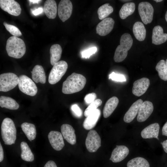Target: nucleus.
<instances>
[{
    "label": "nucleus",
    "instance_id": "nucleus-1",
    "mask_svg": "<svg viewBox=\"0 0 167 167\" xmlns=\"http://www.w3.org/2000/svg\"><path fill=\"white\" fill-rule=\"evenodd\" d=\"M86 82L85 77L81 74L73 73L63 82L62 92L65 94H71L81 90Z\"/></svg>",
    "mask_w": 167,
    "mask_h": 167
},
{
    "label": "nucleus",
    "instance_id": "nucleus-2",
    "mask_svg": "<svg viewBox=\"0 0 167 167\" xmlns=\"http://www.w3.org/2000/svg\"><path fill=\"white\" fill-rule=\"evenodd\" d=\"M26 49L24 42L21 38L13 36L7 39L6 50L9 56L20 58L25 54Z\"/></svg>",
    "mask_w": 167,
    "mask_h": 167
},
{
    "label": "nucleus",
    "instance_id": "nucleus-3",
    "mask_svg": "<svg viewBox=\"0 0 167 167\" xmlns=\"http://www.w3.org/2000/svg\"><path fill=\"white\" fill-rule=\"evenodd\" d=\"M133 43V40L130 34L125 33L122 35L120 40V45L115 51L113 57L115 62H122L126 58L128 51L131 47Z\"/></svg>",
    "mask_w": 167,
    "mask_h": 167
},
{
    "label": "nucleus",
    "instance_id": "nucleus-4",
    "mask_svg": "<svg viewBox=\"0 0 167 167\" xmlns=\"http://www.w3.org/2000/svg\"><path fill=\"white\" fill-rule=\"evenodd\" d=\"M1 131L2 137L5 144L10 145L15 143L16 138V130L11 119L6 118L3 119Z\"/></svg>",
    "mask_w": 167,
    "mask_h": 167
},
{
    "label": "nucleus",
    "instance_id": "nucleus-5",
    "mask_svg": "<svg viewBox=\"0 0 167 167\" xmlns=\"http://www.w3.org/2000/svg\"><path fill=\"white\" fill-rule=\"evenodd\" d=\"M68 64L65 61L62 60L55 63L49 75V83L54 84L58 82L66 72Z\"/></svg>",
    "mask_w": 167,
    "mask_h": 167
},
{
    "label": "nucleus",
    "instance_id": "nucleus-6",
    "mask_svg": "<svg viewBox=\"0 0 167 167\" xmlns=\"http://www.w3.org/2000/svg\"><path fill=\"white\" fill-rule=\"evenodd\" d=\"M19 77L12 73H3L0 75V91L6 92L14 88L18 84Z\"/></svg>",
    "mask_w": 167,
    "mask_h": 167
},
{
    "label": "nucleus",
    "instance_id": "nucleus-7",
    "mask_svg": "<svg viewBox=\"0 0 167 167\" xmlns=\"http://www.w3.org/2000/svg\"><path fill=\"white\" fill-rule=\"evenodd\" d=\"M18 86L19 89L24 93L31 96H35L37 92L35 84L29 77L25 75L19 77Z\"/></svg>",
    "mask_w": 167,
    "mask_h": 167
},
{
    "label": "nucleus",
    "instance_id": "nucleus-8",
    "mask_svg": "<svg viewBox=\"0 0 167 167\" xmlns=\"http://www.w3.org/2000/svg\"><path fill=\"white\" fill-rule=\"evenodd\" d=\"M138 10L141 19L145 24L150 23L153 20L154 9L152 5L147 2H140Z\"/></svg>",
    "mask_w": 167,
    "mask_h": 167
},
{
    "label": "nucleus",
    "instance_id": "nucleus-9",
    "mask_svg": "<svg viewBox=\"0 0 167 167\" xmlns=\"http://www.w3.org/2000/svg\"><path fill=\"white\" fill-rule=\"evenodd\" d=\"M100 136L95 130H91L88 132L85 140V145L88 150L90 152H96L101 146Z\"/></svg>",
    "mask_w": 167,
    "mask_h": 167
},
{
    "label": "nucleus",
    "instance_id": "nucleus-10",
    "mask_svg": "<svg viewBox=\"0 0 167 167\" xmlns=\"http://www.w3.org/2000/svg\"><path fill=\"white\" fill-rule=\"evenodd\" d=\"M73 5L69 0H62L58 5V14L60 19L64 22L71 16L72 11Z\"/></svg>",
    "mask_w": 167,
    "mask_h": 167
},
{
    "label": "nucleus",
    "instance_id": "nucleus-11",
    "mask_svg": "<svg viewBox=\"0 0 167 167\" xmlns=\"http://www.w3.org/2000/svg\"><path fill=\"white\" fill-rule=\"evenodd\" d=\"M0 7L4 11L15 16H19L21 12L19 4L14 0H0Z\"/></svg>",
    "mask_w": 167,
    "mask_h": 167
},
{
    "label": "nucleus",
    "instance_id": "nucleus-12",
    "mask_svg": "<svg viewBox=\"0 0 167 167\" xmlns=\"http://www.w3.org/2000/svg\"><path fill=\"white\" fill-rule=\"evenodd\" d=\"M114 22L113 19L110 17L103 19L96 27V33L102 36L107 35L112 30Z\"/></svg>",
    "mask_w": 167,
    "mask_h": 167
},
{
    "label": "nucleus",
    "instance_id": "nucleus-13",
    "mask_svg": "<svg viewBox=\"0 0 167 167\" xmlns=\"http://www.w3.org/2000/svg\"><path fill=\"white\" fill-rule=\"evenodd\" d=\"M150 84V80L147 78H143L135 81L133 84V94L137 96H142L146 92Z\"/></svg>",
    "mask_w": 167,
    "mask_h": 167
},
{
    "label": "nucleus",
    "instance_id": "nucleus-14",
    "mask_svg": "<svg viewBox=\"0 0 167 167\" xmlns=\"http://www.w3.org/2000/svg\"><path fill=\"white\" fill-rule=\"evenodd\" d=\"M153 110L152 102L145 101L143 102L139 110L137 118V121L142 122L146 121L151 115Z\"/></svg>",
    "mask_w": 167,
    "mask_h": 167
},
{
    "label": "nucleus",
    "instance_id": "nucleus-15",
    "mask_svg": "<svg viewBox=\"0 0 167 167\" xmlns=\"http://www.w3.org/2000/svg\"><path fill=\"white\" fill-rule=\"evenodd\" d=\"M49 143L52 148L56 151L61 150L64 143L62 133L57 131H51L48 135Z\"/></svg>",
    "mask_w": 167,
    "mask_h": 167
},
{
    "label": "nucleus",
    "instance_id": "nucleus-16",
    "mask_svg": "<svg viewBox=\"0 0 167 167\" xmlns=\"http://www.w3.org/2000/svg\"><path fill=\"white\" fill-rule=\"evenodd\" d=\"M129 153V149L126 146L116 145L112 152L109 160L114 163L119 162L123 160Z\"/></svg>",
    "mask_w": 167,
    "mask_h": 167
},
{
    "label": "nucleus",
    "instance_id": "nucleus-17",
    "mask_svg": "<svg viewBox=\"0 0 167 167\" xmlns=\"http://www.w3.org/2000/svg\"><path fill=\"white\" fill-rule=\"evenodd\" d=\"M61 130L62 136L68 143L72 145L76 143L75 130L71 126L67 124H63L61 126Z\"/></svg>",
    "mask_w": 167,
    "mask_h": 167
},
{
    "label": "nucleus",
    "instance_id": "nucleus-18",
    "mask_svg": "<svg viewBox=\"0 0 167 167\" xmlns=\"http://www.w3.org/2000/svg\"><path fill=\"white\" fill-rule=\"evenodd\" d=\"M160 126L158 123L152 124L144 128L141 132V137L143 139L153 138L159 140L158 137Z\"/></svg>",
    "mask_w": 167,
    "mask_h": 167
},
{
    "label": "nucleus",
    "instance_id": "nucleus-19",
    "mask_svg": "<svg viewBox=\"0 0 167 167\" xmlns=\"http://www.w3.org/2000/svg\"><path fill=\"white\" fill-rule=\"evenodd\" d=\"M143 103V100L139 99L132 104L124 117L123 120L125 122L130 123L133 120L138 113L139 108Z\"/></svg>",
    "mask_w": 167,
    "mask_h": 167
},
{
    "label": "nucleus",
    "instance_id": "nucleus-20",
    "mask_svg": "<svg viewBox=\"0 0 167 167\" xmlns=\"http://www.w3.org/2000/svg\"><path fill=\"white\" fill-rule=\"evenodd\" d=\"M167 40V34L163 32L161 27L157 25L154 27L152 30V43L159 45L165 42Z\"/></svg>",
    "mask_w": 167,
    "mask_h": 167
},
{
    "label": "nucleus",
    "instance_id": "nucleus-21",
    "mask_svg": "<svg viewBox=\"0 0 167 167\" xmlns=\"http://www.w3.org/2000/svg\"><path fill=\"white\" fill-rule=\"evenodd\" d=\"M101 114L100 110L97 109L87 117L83 123L84 128L87 130L93 128L97 122Z\"/></svg>",
    "mask_w": 167,
    "mask_h": 167
},
{
    "label": "nucleus",
    "instance_id": "nucleus-22",
    "mask_svg": "<svg viewBox=\"0 0 167 167\" xmlns=\"http://www.w3.org/2000/svg\"><path fill=\"white\" fill-rule=\"evenodd\" d=\"M43 11L49 19H54L56 16L57 7L54 0H46L44 4Z\"/></svg>",
    "mask_w": 167,
    "mask_h": 167
},
{
    "label": "nucleus",
    "instance_id": "nucleus-23",
    "mask_svg": "<svg viewBox=\"0 0 167 167\" xmlns=\"http://www.w3.org/2000/svg\"><path fill=\"white\" fill-rule=\"evenodd\" d=\"M32 79L36 83H40L44 84L46 81L45 72L43 67L39 65H36L31 71Z\"/></svg>",
    "mask_w": 167,
    "mask_h": 167
},
{
    "label": "nucleus",
    "instance_id": "nucleus-24",
    "mask_svg": "<svg viewBox=\"0 0 167 167\" xmlns=\"http://www.w3.org/2000/svg\"><path fill=\"white\" fill-rule=\"evenodd\" d=\"M119 103L118 98L113 96L109 98L106 102L103 109L104 118H107L113 113Z\"/></svg>",
    "mask_w": 167,
    "mask_h": 167
},
{
    "label": "nucleus",
    "instance_id": "nucleus-25",
    "mask_svg": "<svg viewBox=\"0 0 167 167\" xmlns=\"http://www.w3.org/2000/svg\"><path fill=\"white\" fill-rule=\"evenodd\" d=\"M133 32L135 38L139 41H142L145 39L146 30L142 22L137 21L134 24Z\"/></svg>",
    "mask_w": 167,
    "mask_h": 167
},
{
    "label": "nucleus",
    "instance_id": "nucleus-26",
    "mask_svg": "<svg viewBox=\"0 0 167 167\" xmlns=\"http://www.w3.org/2000/svg\"><path fill=\"white\" fill-rule=\"evenodd\" d=\"M21 127L23 131L29 140L31 141L35 139L36 133L34 125L25 122L21 125Z\"/></svg>",
    "mask_w": 167,
    "mask_h": 167
},
{
    "label": "nucleus",
    "instance_id": "nucleus-27",
    "mask_svg": "<svg viewBox=\"0 0 167 167\" xmlns=\"http://www.w3.org/2000/svg\"><path fill=\"white\" fill-rule=\"evenodd\" d=\"M62 49L61 46L58 44L52 45L50 49V62L51 64L54 65L58 62L62 54Z\"/></svg>",
    "mask_w": 167,
    "mask_h": 167
},
{
    "label": "nucleus",
    "instance_id": "nucleus-28",
    "mask_svg": "<svg viewBox=\"0 0 167 167\" xmlns=\"http://www.w3.org/2000/svg\"><path fill=\"white\" fill-rule=\"evenodd\" d=\"M0 106L11 110H16L19 107V104L13 98L8 96H1L0 97Z\"/></svg>",
    "mask_w": 167,
    "mask_h": 167
},
{
    "label": "nucleus",
    "instance_id": "nucleus-29",
    "mask_svg": "<svg viewBox=\"0 0 167 167\" xmlns=\"http://www.w3.org/2000/svg\"><path fill=\"white\" fill-rule=\"evenodd\" d=\"M135 4L133 2L124 4L119 11V15L120 18L124 19L132 15L135 11Z\"/></svg>",
    "mask_w": 167,
    "mask_h": 167
},
{
    "label": "nucleus",
    "instance_id": "nucleus-30",
    "mask_svg": "<svg viewBox=\"0 0 167 167\" xmlns=\"http://www.w3.org/2000/svg\"><path fill=\"white\" fill-rule=\"evenodd\" d=\"M21 150V158L24 161L32 162L34 160V156L28 144L25 142H22L20 143Z\"/></svg>",
    "mask_w": 167,
    "mask_h": 167
},
{
    "label": "nucleus",
    "instance_id": "nucleus-31",
    "mask_svg": "<svg viewBox=\"0 0 167 167\" xmlns=\"http://www.w3.org/2000/svg\"><path fill=\"white\" fill-rule=\"evenodd\" d=\"M127 167H150L148 161L142 157H137L129 161L127 164Z\"/></svg>",
    "mask_w": 167,
    "mask_h": 167
},
{
    "label": "nucleus",
    "instance_id": "nucleus-32",
    "mask_svg": "<svg viewBox=\"0 0 167 167\" xmlns=\"http://www.w3.org/2000/svg\"><path fill=\"white\" fill-rule=\"evenodd\" d=\"M113 11V7L109 5V4L107 3L100 6L97 10L98 17L100 19L103 20L105 18Z\"/></svg>",
    "mask_w": 167,
    "mask_h": 167
},
{
    "label": "nucleus",
    "instance_id": "nucleus-33",
    "mask_svg": "<svg viewBox=\"0 0 167 167\" xmlns=\"http://www.w3.org/2000/svg\"><path fill=\"white\" fill-rule=\"evenodd\" d=\"M156 69L160 78L164 81H167V67L165 60H161L157 63Z\"/></svg>",
    "mask_w": 167,
    "mask_h": 167
},
{
    "label": "nucleus",
    "instance_id": "nucleus-34",
    "mask_svg": "<svg viewBox=\"0 0 167 167\" xmlns=\"http://www.w3.org/2000/svg\"><path fill=\"white\" fill-rule=\"evenodd\" d=\"M102 101L99 99L95 100L89 105L85 110L84 114L85 117H87L92 113L96 110L97 108L102 104Z\"/></svg>",
    "mask_w": 167,
    "mask_h": 167
},
{
    "label": "nucleus",
    "instance_id": "nucleus-35",
    "mask_svg": "<svg viewBox=\"0 0 167 167\" xmlns=\"http://www.w3.org/2000/svg\"><path fill=\"white\" fill-rule=\"evenodd\" d=\"M3 24L7 30L13 36L17 37L22 35L21 32L16 26L8 24L6 22H4Z\"/></svg>",
    "mask_w": 167,
    "mask_h": 167
},
{
    "label": "nucleus",
    "instance_id": "nucleus-36",
    "mask_svg": "<svg viewBox=\"0 0 167 167\" xmlns=\"http://www.w3.org/2000/svg\"><path fill=\"white\" fill-rule=\"evenodd\" d=\"M109 79L118 82H125L126 80L125 76L123 75L118 74L113 72L109 75Z\"/></svg>",
    "mask_w": 167,
    "mask_h": 167
},
{
    "label": "nucleus",
    "instance_id": "nucleus-37",
    "mask_svg": "<svg viewBox=\"0 0 167 167\" xmlns=\"http://www.w3.org/2000/svg\"><path fill=\"white\" fill-rule=\"evenodd\" d=\"M97 50L96 47H93L83 51L81 54L82 58H89L91 55L96 52Z\"/></svg>",
    "mask_w": 167,
    "mask_h": 167
},
{
    "label": "nucleus",
    "instance_id": "nucleus-38",
    "mask_svg": "<svg viewBox=\"0 0 167 167\" xmlns=\"http://www.w3.org/2000/svg\"><path fill=\"white\" fill-rule=\"evenodd\" d=\"M96 94L92 92L86 95L84 98V100L87 104H90L96 100Z\"/></svg>",
    "mask_w": 167,
    "mask_h": 167
},
{
    "label": "nucleus",
    "instance_id": "nucleus-39",
    "mask_svg": "<svg viewBox=\"0 0 167 167\" xmlns=\"http://www.w3.org/2000/svg\"><path fill=\"white\" fill-rule=\"evenodd\" d=\"M71 109L74 114L77 117H80L82 114V112L79 107L76 104L72 105Z\"/></svg>",
    "mask_w": 167,
    "mask_h": 167
},
{
    "label": "nucleus",
    "instance_id": "nucleus-40",
    "mask_svg": "<svg viewBox=\"0 0 167 167\" xmlns=\"http://www.w3.org/2000/svg\"><path fill=\"white\" fill-rule=\"evenodd\" d=\"M32 14L34 15H37L41 14L43 11V8L42 7H39L34 10H31Z\"/></svg>",
    "mask_w": 167,
    "mask_h": 167
},
{
    "label": "nucleus",
    "instance_id": "nucleus-41",
    "mask_svg": "<svg viewBox=\"0 0 167 167\" xmlns=\"http://www.w3.org/2000/svg\"><path fill=\"white\" fill-rule=\"evenodd\" d=\"M44 167H57L55 162L52 161H48L45 165Z\"/></svg>",
    "mask_w": 167,
    "mask_h": 167
},
{
    "label": "nucleus",
    "instance_id": "nucleus-42",
    "mask_svg": "<svg viewBox=\"0 0 167 167\" xmlns=\"http://www.w3.org/2000/svg\"><path fill=\"white\" fill-rule=\"evenodd\" d=\"M162 135L167 136V122L164 125L162 129Z\"/></svg>",
    "mask_w": 167,
    "mask_h": 167
},
{
    "label": "nucleus",
    "instance_id": "nucleus-43",
    "mask_svg": "<svg viewBox=\"0 0 167 167\" xmlns=\"http://www.w3.org/2000/svg\"><path fill=\"white\" fill-rule=\"evenodd\" d=\"M4 158V152L2 147L0 143V162H2Z\"/></svg>",
    "mask_w": 167,
    "mask_h": 167
},
{
    "label": "nucleus",
    "instance_id": "nucleus-44",
    "mask_svg": "<svg viewBox=\"0 0 167 167\" xmlns=\"http://www.w3.org/2000/svg\"><path fill=\"white\" fill-rule=\"evenodd\" d=\"M161 144L162 145L164 151L167 153V139L164 141L163 142H161Z\"/></svg>",
    "mask_w": 167,
    "mask_h": 167
},
{
    "label": "nucleus",
    "instance_id": "nucleus-45",
    "mask_svg": "<svg viewBox=\"0 0 167 167\" xmlns=\"http://www.w3.org/2000/svg\"><path fill=\"white\" fill-rule=\"evenodd\" d=\"M41 0H29L28 1L30 2V3H32V4H38L39 2L41 1Z\"/></svg>",
    "mask_w": 167,
    "mask_h": 167
},
{
    "label": "nucleus",
    "instance_id": "nucleus-46",
    "mask_svg": "<svg viewBox=\"0 0 167 167\" xmlns=\"http://www.w3.org/2000/svg\"><path fill=\"white\" fill-rule=\"evenodd\" d=\"M165 19L166 21L167 22V11L166 12L165 14Z\"/></svg>",
    "mask_w": 167,
    "mask_h": 167
},
{
    "label": "nucleus",
    "instance_id": "nucleus-47",
    "mask_svg": "<svg viewBox=\"0 0 167 167\" xmlns=\"http://www.w3.org/2000/svg\"><path fill=\"white\" fill-rule=\"evenodd\" d=\"M154 1H155L156 2H160L163 1L162 0H155Z\"/></svg>",
    "mask_w": 167,
    "mask_h": 167
},
{
    "label": "nucleus",
    "instance_id": "nucleus-48",
    "mask_svg": "<svg viewBox=\"0 0 167 167\" xmlns=\"http://www.w3.org/2000/svg\"><path fill=\"white\" fill-rule=\"evenodd\" d=\"M166 66H167V59H166Z\"/></svg>",
    "mask_w": 167,
    "mask_h": 167
}]
</instances>
